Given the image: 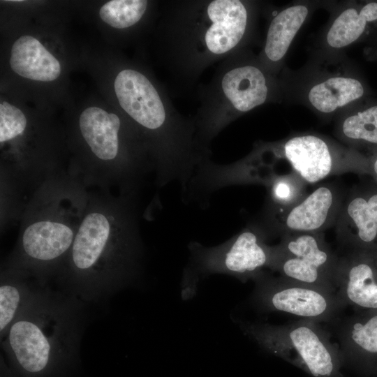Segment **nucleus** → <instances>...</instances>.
<instances>
[{"mask_svg":"<svg viewBox=\"0 0 377 377\" xmlns=\"http://www.w3.org/2000/svg\"><path fill=\"white\" fill-rule=\"evenodd\" d=\"M78 298L47 290L11 325L2 346L21 377H58L75 360L85 323Z\"/></svg>","mask_w":377,"mask_h":377,"instance_id":"obj_1","label":"nucleus"},{"mask_svg":"<svg viewBox=\"0 0 377 377\" xmlns=\"http://www.w3.org/2000/svg\"><path fill=\"white\" fill-rule=\"evenodd\" d=\"M248 24V9L239 0L171 1L166 31L171 75L192 84L207 67L234 53Z\"/></svg>","mask_w":377,"mask_h":377,"instance_id":"obj_2","label":"nucleus"},{"mask_svg":"<svg viewBox=\"0 0 377 377\" xmlns=\"http://www.w3.org/2000/svg\"><path fill=\"white\" fill-rule=\"evenodd\" d=\"M114 87L126 113L154 134L159 160L177 163L188 156L195 145L193 120L179 114L146 75L132 68L124 69L115 77Z\"/></svg>","mask_w":377,"mask_h":377,"instance_id":"obj_3","label":"nucleus"},{"mask_svg":"<svg viewBox=\"0 0 377 377\" xmlns=\"http://www.w3.org/2000/svg\"><path fill=\"white\" fill-rule=\"evenodd\" d=\"M232 54L223 60L200 93L201 103L193 121L196 143L205 152L210 153L211 141L230 123L267 98L263 71L254 65L235 63Z\"/></svg>","mask_w":377,"mask_h":377,"instance_id":"obj_4","label":"nucleus"},{"mask_svg":"<svg viewBox=\"0 0 377 377\" xmlns=\"http://www.w3.org/2000/svg\"><path fill=\"white\" fill-rule=\"evenodd\" d=\"M244 330L265 350L311 377H346L337 343L317 322L298 319L279 325L250 324Z\"/></svg>","mask_w":377,"mask_h":377,"instance_id":"obj_5","label":"nucleus"},{"mask_svg":"<svg viewBox=\"0 0 377 377\" xmlns=\"http://www.w3.org/2000/svg\"><path fill=\"white\" fill-rule=\"evenodd\" d=\"M284 161L305 183L316 184L332 175L346 172L369 175L368 158L356 154L341 157L321 138L313 135L293 137L272 146L256 148L240 160L242 169L252 171Z\"/></svg>","mask_w":377,"mask_h":377,"instance_id":"obj_6","label":"nucleus"},{"mask_svg":"<svg viewBox=\"0 0 377 377\" xmlns=\"http://www.w3.org/2000/svg\"><path fill=\"white\" fill-rule=\"evenodd\" d=\"M338 260L323 232L287 234L272 246L269 269L285 279L336 293Z\"/></svg>","mask_w":377,"mask_h":377,"instance_id":"obj_7","label":"nucleus"},{"mask_svg":"<svg viewBox=\"0 0 377 377\" xmlns=\"http://www.w3.org/2000/svg\"><path fill=\"white\" fill-rule=\"evenodd\" d=\"M261 226L250 224L226 242L212 247L189 246L192 261L203 274H225L243 281L256 280L269 266L272 246Z\"/></svg>","mask_w":377,"mask_h":377,"instance_id":"obj_8","label":"nucleus"},{"mask_svg":"<svg viewBox=\"0 0 377 377\" xmlns=\"http://www.w3.org/2000/svg\"><path fill=\"white\" fill-rule=\"evenodd\" d=\"M253 295L263 310L281 312L318 323H334L346 308L336 293L265 272L256 280Z\"/></svg>","mask_w":377,"mask_h":377,"instance_id":"obj_9","label":"nucleus"},{"mask_svg":"<svg viewBox=\"0 0 377 377\" xmlns=\"http://www.w3.org/2000/svg\"><path fill=\"white\" fill-rule=\"evenodd\" d=\"M342 204L340 193L329 184L317 187L294 205L284 209L267 208L266 231L282 235L295 233L323 232L335 224Z\"/></svg>","mask_w":377,"mask_h":377,"instance_id":"obj_10","label":"nucleus"},{"mask_svg":"<svg viewBox=\"0 0 377 377\" xmlns=\"http://www.w3.org/2000/svg\"><path fill=\"white\" fill-rule=\"evenodd\" d=\"M335 282L346 307L377 311V249L348 250L339 256Z\"/></svg>","mask_w":377,"mask_h":377,"instance_id":"obj_11","label":"nucleus"},{"mask_svg":"<svg viewBox=\"0 0 377 377\" xmlns=\"http://www.w3.org/2000/svg\"><path fill=\"white\" fill-rule=\"evenodd\" d=\"M334 323L343 369L359 377L377 374V311H355Z\"/></svg>","mask_w":377,"mask_h":377,"instance_id":"obj_12","label":"nucleus"},{"mask_svg":"<svg viewBox=\"0 0 377 377\" xmlns=\"http://www.w3.org/2000/svg\"><path fill=\"white\" fill-rule=\"evenodd\" d=\"M336 237L348 250L377 249V186L355 188L342 202Z\"/></svg>","mask_w":377,"mask_h":377,"instance_id":"obj_13","label":"nucleus"},{"mask_svg":"<svg viewBox=\"0 0 377 377\" xmlns=\"http://www.w3.org/2000/svg\"><path fill=\"white\" fill-rule=\"evenodd\" d=\"M73 230L64 223L42 221L29 226L22 239L26 256L35 262H53L72 247Z\"/></svg>","mask_w":377,"mask_h":377,"instance_id":"obj_14","label":"nucleus"},{"mask_svg":"<svg viewBox=\"0 0 377 377\" xmlns=\"http://www.w3.org/2000/svg\"><path fill=\"white\" fill-rule=\"evenodd\" d=\"M10 65L19 75L37 81H52L61 73L59 61L30 36H21L13 43Z\"/></svg>","mask_w":377,"mask_h":377,"instance_id":"obj_15","label":"nucleus"},{"mask_svg":"<svg viewBox=\"0 0 377 377\" xmlns=\"http://www.w3.org/2000/svg\"><path fill=\"white\" fill-rule=\"evenodd\" d=\"M81 133L92 152L100 159L112 160L119 152V117L114 113L90 107L80 117Z\"/></svg>","mask_w":377,"mask_h":377,"instance_id":"obj_16","label":"nucleus"},{"mask_svg":"<svg viewBox=\"0 0 377 377\" xmlns=\"http://www.w3.org/2000/svg\"><path fill=\"white\" fill-rule=\"evenodd\" d=\"M307 14L306 6L297 5L282 10L272 19L264 49L269 60L276 62L284 57Z\"/></svg>","mask_w":377,"mask_h":377,"instance_id":"obj_17","label":"nucleus"},{"mask_svg":"<svg viewBox=\"0 0 377 377\" xmlns=\"http://www.w3.org/2000/svg\"><path fill=\"white\" fill-rule=\"evenodd\" d=\"M364 88L354 78L334 77L313 87L309 100L318 111L330 113L362 96Z\"/></svg>","mask_w":377,"mask_h":377,"instance_id":"obj_18","label":"nucleus"},{"mask_svg":"<svg viewBox=\"0 0 377 377\" xmlns=\"http://www.w3.org/2000/svg\"><path fill=\"white\" fill-rule=\"evenodd\" d=\"M47 288L15 279H2L0 286V333L2 338L22 313Z\"/></svg>","mask_w":377,"mask_h":377,"instance_id":"obj_19","label":"nucleus"},{"mask_svg":"<svg viewBox=\"0 0 377 377\" xmlns=\"http://www.w3.org/2000/svg\"><path fill=\"white\" fill-rule=\"evenodd\" d=\"M376 20H377L376 2L365 4L360 11L355 8H348L333 22L327 33V43L335 48L347 46L363 34L367 23Z\"/></svg>","mask_w":377,"mask_h":377,"instance_id":"obj_20","label":"nucleus"},{"mask_svg":"<svg viewBox=\"0 0 377 377\" xmlns=\"http://www.w3.org/2000/svg\"><path fill=\"white\" fill-rule=\"evenodd\" d=\"M263 185L266 187L267 191V208L287 209L306 195L307 184L293 173L273 175Z\"/></svg>","mask_w":377,"mask_h":377,"instance_id":"obj_21","label":"nucleus"},{"mask_svg":"<svg viewBox=\"0 0 377 377\" xmlns=\"http://www.w3.org/2000/svg\"><path fill=\"white\" fill-rule=\"evenodd\" d=\"M147 6L145 0H112L101 7L99 15L108 24L123 29L136 24L144 16Z\"/></svg>","mask_w":377,"mask_h":377,"instance_id":"obj_22","label":"nucleus"},{"mask_svg":"<svg viewBox=\"0 0 377 377\" xmlns=\"http://www.w3.org/2000/svg\"><path fill=\"white\" fill-rule=\"evenodd\" d=\"M341 131L346 138L352 142L377 147V105L346 118Z\"/></svg>","mask_w":377,"mask_h":377,"instance_id":"obj_23","label":"nucleus"},{"mask_svg":"<svg viewBox=\"0 0 377 377\" xmlns=\"http://www.w3.org/2000/svg\"><path fill=\"white\" fill-rule=\"evenodd\" d=\"M27 119L23 112L7 102L0 104V142L10 140L23 133Z\"/></svg>","mask_w":377,"mask_h":377,"instance_id":"obj_24","label":"nucleus"},{"mask_svg":"<svg viewBox=\"0 0 377 377\" xmlns=\"http://www.w3.org/2000/svg\"><path fill=\"white\" fill-rule=\"evenodd\" d=\"M369 164V175L377 186V147L373 150L371 156L368 158Z\"/></svg>","mask_w":377,"mask_h":377,"instance_id":"obj_25","label":"nucleus"},{"mask_svg":"<svg viewBox=\"0 0 377 377\" xmlns=\"http://www.w3.org/2000/svg\"><path fill=\"white\" fill-rule=\"evenodd\" d=\"M366 377H377V374L369 376H366Z\"/></svg>","mask_w":377,"mask_h":377,"instance_id":"obj_26","label":"nucleus"}]
</instances>
